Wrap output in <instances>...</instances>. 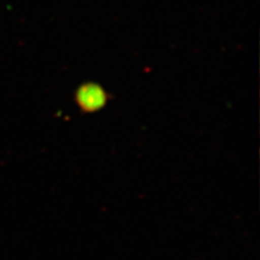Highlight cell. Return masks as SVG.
<instances>
[{
  "label": "cell",
  "mask_w": 260,
  "mask_h": 260,
  "mask_svg": "<svg viewBox=\"0 0 260 260\" xmlns=\"http://www.w3.org/2000/svg\"><path fill=\"white\" fill-rule=\"evenodd\" d=\"M77 99L81 107L86 110H96L105 102V95L100 88L86 87L79 90Z\"/></svg>",
  "instance_id": "cell-1"
}]
</instances>
